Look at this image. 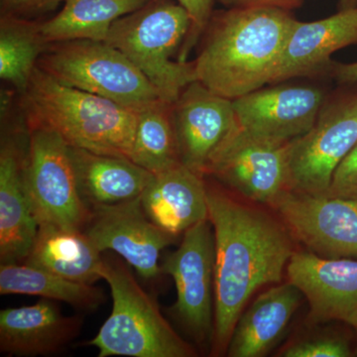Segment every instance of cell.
I'll list each match as a JSON object with an SVG mask.
<instances>
[{
    "instance_id": "cell-1",
    "label": "cell",
    "mask_w": 357,
    "mask_h": 357,
    "mask_svg": "<svg viewBox=\"0 0 357 357\" xmlns=\"http://www.w3.org/2000/svg\"><path fill=\"white\" fill-rule=\"evenodd\" d=\"M215 234V335L213 354L227 352L237 321L256 291L278 284L294 255L286 225L266 211L208 185Z\"/></svg>"
},
{
    "instance_id": "cell-2",
    "label": "cell",
    "mask_w": 357,
    "mask_h": 357,
    "mask_svg": "<svg viewBox=\"0 0 357 357\" xmlns=\"http://www.w3.org/2000/svg\"><path fill=\"white\" fill-rule=\"evenodd\" d=\"M296 20L276 7L213 14L194 61L197 81L231 100L271 84Z\"/></svg>"
},
{
    "instance_id": "cell-3",
    "label": "cell",
    "mask_w": 357,
    "mask_h": 357,
    "mask_svg": "<svg viewBox=\"0 0 357 357\" xmlns=\"http://www.w3.org/2000/svg\"><path fill=\"white\" fill-rule=\"evenodd\" d=\"M21 105L27 130L48 129L70 147L131 160L138 112L59 83L38 67Z\"/></svg>"
},
{
    "instance_id": "cell-4",
    "label": "cell",
    "mask_w": 357,
    "mask_h": 357,
    "mask_svg": "<svg viewBox=\"0 0 357 357\" xmlns=\"http://www.w3.org/2000/svg\"><path fill=\"white\" fill-rule=\"evenodd\" d=\"M102 280L109 284L112 310L93 340L98 357H192L196 351L178 335L121 260L103 256Z\"/></svg>"
},
{
    "instance_id": "cell-5",
    "label": "cell",
    "mask_w": 357,
    "mask_h": 357,
    "mask_svg": "<svg viewBox=\"0 0 357 357\" xmlns=\"http://www.w3.org/2000/svg\"><path fill=\"white\" fill-rule=\"evenodd\" d=\"M191 26L189 14L170 0H150L122 16L110 28L107 42L121 52L153 84L160 98L174 105L197 81L194 62L173 61Z\"/></svg>"
},
{
    "instance_id": "cell-6",
    "label": "cell",
    "mask_w": 357,
    "mask_h": 357,
    "mask_svg": "<svg viewBox=\"0 0 357 357\" xmlns=\"http://www.w3.org/2000/svg\"><path fill=\"white\" fill-rule=\"evenodd\" d=\"M37 67L59 83L135 112L163 100L146 76L107 42L72 40L49 44Z\"/></svg>"
},
{
    "instance_id": "cell-7",
    "label": "cell",
    "mask_w": 357,
    "mask_h": 357,
    "mask_svg": "<svg viewBox=\"0 0 357 357\" xmlns=\"http://www.w3.org/2000/svg\"><path fill=\"white\" fill-rule=\"evenodd\" d=\"M24 178L38 225L84 229L91 208L79 192L69 145L48 129H28Z\"/></svg>"
},
{
    "instance_id": "cell-8",
    "label": "cell",
    "mask_w": 357,
    "mask_h": 357,
    "mask_svg": "<svg viewBox=\"0 0 357 357\" xmlns=\"http://www.w3.org/2000/svg\"><path fill=\"white\" fill-rule=\"evenodd\" d=\"M161 272L172 277L177 292L171 316L201 347L213 345L215 335V234L210 220L188 229Z\"/></svg>"
},
{
    "instance_id": "cell-9",
    "label": "cell",
    "mask_w": 357,
    "mask_h": 357,
    "mask_svg": "<svg viewBox=\"0 0 357 357\" xmlns=\"http://www.w3.org/2000/svg\"><path fill=\"white\" fill-rule=\"evenodd\" d=\"M357 142V91L326 102L307 133L287 143L288 190L326 195L338 164Z\"/></svg>"
},
{
    "instance_id": "cell-10",
    "label": "cell",
    "mask_w": 357,
    "mask_h": 357,
    "mask_svg": "<svg viewBox=\"0 0 357 357\" xmlns=\"http://www.w3.org/2000/svg\"><path fill=\"white\" fill-rule=\"evenodd\" d=\"M271 206L311 252L331 259H357L356 199L286 190Z\"/></svg>"
},
{
    "instance_id": "cell-11",
    "label": "cell",
    "mask_w": 357,
    "mask_h": 357,
    "mask_svg": "<svg viewBox=\"0 0 357 357\" xmlns=\"http://www.w3.org/2000/svg\"><path fill=\"white\" fill-rule=\"evenodd\" d=\"M206 174L244 198L271 206L288 190L287 144L259 139L238 126L213 155Z\"/></svg>"
},
{
    "instance_id": "cell-12",
    "label": "cell",
    "mask_w": 357,
    "mask_h": 357,
    "mask_svg": "<svg viewBox=\"0 0 357 357\" xmlns=\"http://www.w3.org/2000/svg\"><path fill=\"white\" fill-rule=\"evenodd\" d=\"M84 231L100 252L114 251L145 280L162 273L160 255L176 239L147 217L140 198L91 208Z\"/></svg>"
},
{
    "instance_id": "cell-13",
    "label": "cell",
    "mask_w": 357,
    "mask_h": 357,
    "mask_svg": "<svg viewBox=\"0 0 357 357\" xmlns=\"http://www.w3.org/2000/svg\"><path fill=\"white\" fill-rule=\"evenodd\" d=\"M326 102L321 89L283 84L232 100L238 126L255 137L276 144H287L307 133Z\"/></svg>"
},
{
    "instance_id": "cell-14",
    "label": "cell",
    "mask_w": 357,
    "mask_h": 357,
    "mask_svg": "<svg viewBox=\"0 0 357 357\" xmlns=\"http://www.w3.org/2000/svg\"><path fill=\"white\" fill-rule=\"evenodd\" d=\"M181 163L206 175L213 155L238 126L231 100L192 82L173 105Z\"/></svg>"
},
{
    "instance_id": "cell-15",
    "label": "cell",
    "mask_w": 357,
    "mask_h": 357,
    "mask_svg": "<svg viewBox=\"0 0 357 357\" xmlns=\"http://www.w3.org/2000/svg\"><path fill=\"white\" fill-rule=\"evenodd\" d=\"M286 271L289 282L306 297L312 324L337 321L357 330V259L295 251Z\"/></svg>"
},
{
    "instance_id": "cell-16",
    "label": "cell",
    "mask_w": 357,
    "mask_h": 357,
    "mask_svg": "<svg viewBox=\"0 0 357 357\" xmlns=\"http://www.w3.org/2000/svg\"><path fill=\"white\" fill-rule=\"evenodd\" d=\"M84 319L65 316L55 301L0 312V351L10 356H54L76 340Z\"/></svg>"
},
{
    "instance_id": "cell-17",
    "label": "cell",
    "mask_w": 357,
    "mask_h": 357,
    "mask_svg": "<svg viewBox=\"0 0 357 357\" xmlns=\"http://www.w3.org/2000/svg\"><path fill=\"white\" fill-rule=\"evenodd\" d=\"M357 44V7L314 22L296 20L282 51L272 83L328 70L333 53ZM271 83V84H272Z\"/></svg>"
},
{
    "instance_id": "cell-18",
    "label": "cell",
    "mask_w": 357,
    "mask_h": 357,
    "mask_svg": "<svg viewBox=\"0 0 357 357\" xmlns=\"http://www.w3.org/2000/svg\"><path fill=\"white\" fill-rule=\"evenodd\" d=\"M25 154L14 138H2L0 149V261L24 262L39 225L24 178Z\"/></svg>"
},
{
    "instance_id": "cell-19",
    "label": "cell",
    "mask_w": 357,
    "mask_h": 357,
    "mask_svg": "<svg viewBox=\"0 0 357 357\" xmlns=\"http://www.w3.org/2000/svg\"><path fill=\"white\" fill-rule=\"evenodd\" d=\"M203 178L182 163L154 174L140 197L147 217L176 237L208 220V185Z\"/></svg>"
},
{
    "instance_id": "cell-20",
    "label": "cell",
    "mask_w": 357,
    "mask_h": 357,
    "mask_svg": "<svg viewBox=\"0 0 357 357\" xmlns=\"http://www.w3.org/2000/svg\"><path fill=\"white\" fill-rule=\"evenodd\" d=\"M69 149L77 187L89 208L139 199L153 178V173L130 159Z\"/></svg>"
},
{
    "instance_id": "cell-21",
    "label": "cell",
    "mask_w": 357,
    "mask_h": 357,
    "mask_svg": "<svg viewBox=\"0 0 357 357\" xmlns=\"http://www.w3.org/2000/svg\"><path fill=\"white\" fill-rule=\"evenodd\" d=\"M303 294L290 282L265 291L237 321L227 354L261 357L273 349L297 311Z\"/></svg>"
},
{
    "instance_id": "cell-22",
    "label": "cell",
    "mask_w": 357,
    "mask_h": 357,
    "mask_svg": "<svg viewBox=\"0 0 357 357\" xmlns=\"http://www.w3.org/2000/svg\"><path fill=\"white\" fill-rule=\"evenodd\" d=\"M84 229L40 225L24 264L79 283L102 280L103 256Z\"/></svg>"
},
{
    "instance_id": "cell-23",
    "label": "cell",
    "mask_w": 357,
    "mask_h": 357,
    "mask_svg": "<svg viewBox=\"0 0 357 357\" xmlns=\"http://www.w3.org/2000/svg\"><path fill=\"white\" fill-rule=\"evenodd\" d=\"M150 0H66L62 10L40 31L47 44L72 40L105 42L112 25Z\"/></svg>"
},
{
    "instance_id": "cell-24",
    "label": "cell",
    "mask_w": 357,
    "mask_h": 357,
    "mask_svg": "<svg viewBox=\"0 0 357 357\" xmlns=\"http://www.w3.org/2000/svg\"><path fill=\"white\" fill-rule=\"evenodd\" d=\"M1 295L37 296L55 302L67 303L84 312L98 310L105 302V294L93 284L79 283L24 263L1 264Z\"/></svg>"
},
{
    "instance_id": "cell-25",
    "label": "cell",
    "mask_w": 357,
    "mask_h": 357,
    "mask_svg": "<svg viewBox=\"0 0 357 357\" xmlns=\"http://www.w3.org/2000/svg\"><path fill=\"white\" fill-rule=\"evenodd\" d=\"M49 44L40 23L2 14L0 23V77L21 93L27 88L39 58Z\"/></svg>"
},
{
    "instance_id": "cell-26",
    "label": "cell",
    "mask_w": 357,
    "mask_h": 357,
    "mask_svg": "<svg viewBox=\"0 0 357 357\" xmlns=\"http://www.w3.org/2000/svg\"><path fill=\"white\" fill-rule=\"evenodd\" d=\"M131 161L153 174L181 163L172 105L162 100L138 112Z\"/></svg>"
},
{
    "instance_id": "cell-27",
    "label": "cell",
    "mask_w": 357,
    "mask_h": 357,
    "mask_svg": "<svg viewBox=\"0 0 357 357\" xmlns=\"http://www.w3.org/2000/svg\"><path fill=\"white\" fill-rule=\"evenodd\" d=\"M191 20L189 32L178 52V60L187 62L190 53L206 32L213 16V0H177Z\"/></svg>"
},
{
    "instance_id": "cell-28",
    "label": "cell",
    "mask_w": 357,
    "mask_h": 357,
    "mask_svg": "<svg viewBox=\"0 0 357 357\" xmlns=\"http://www.w3.org/2000/svg\"><path fill=\"white\" fill-rule=\"evenodd\" d=\"M351 345L340 337H324L303 340L290 345L282 354L283 357H349Z\"/></svg>"
},
{
    "instance_id": "cell-29",
    "label": "cell",
    "mask_w": 357,
    "mask_h": 357,
    "mask_svg": "<svg viewBox=\"0 0 357 357\" xmlns=\"http://www.w3.org/2000/svg\"><path fill=\"white\" fill-rule=\"evenodd\" d=\"M326 196L357 201V142L335 168Z\"/></svg>"
},
{
    "instance_id": "cell-30",
    "label": "cell",
    "mask_w": 357,
    "mask_h": 357,
    "mask_svg": "<svg viewBox=\"0 0 357 357\" xmlns=\"http://www.w3.org/2000/svg\"><path fill=\"white\" fill-rule=\"evenodd\" d=\"M66 0H1L2 14L28 17L49 13Z\"/></svg>"
},
{
    "instance_id": "cell-31",
    "label": "cell",
    "mask_w": 357,
    "mask_h": 357,
    "mask_svg": "<svg viewBox=\"0 0 357 357\" xmlns=\"http://www.w3.org/2000/svg\"><path fill=\"white\" fill-rule=\"evenodd\" d=\"M227 8H250V7H276L291 11L302 6L304 0H218Z\"/></svg>"
},
{
    "instance_id": "cell-32",
    "label": "cell",
    "mask_w": 357,
    "mask_h": 357,
    "mask_svg": "<svg viewBox=\"0 0 357 357\" xmlns=\"http://www.w3.org/2000/svg\"><path fill=\"white\" fill-rule=\"evenodd\" d=\"M333 74L337 84L342 86H357V62L335 66Z\"/></svg>"
},
{
    "instance_id": "cell-33",
    "label": "cell",
    "mask_w": 357,
    "mask_h": 357,
    "mask_svg": "<svg viewBox=\"0 0 357 357\" xmlns=\"http://www.w3.org/2000/svg\"><path fill=\"white\" fill-rule=\"evenodd\" d=\"M354 7H357V0H340V10H342V9L354 8Z\"/></svg>"
},
{
    "instance_id": "cell-34",
    "label": "cell",
    "mask_w": 357,
    "mask_h": 357,
    "mask_svg": "<svg viewBox=\"0 0 357 357\" xmlns=\"http://www.w3.org/2000/svg\"><path fill=\"white\" fill-rule=\"evenodd\" d=\"M356 332H357V330H356Z\"/></svg>"
}]
</instances>
